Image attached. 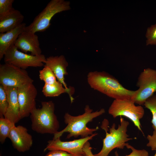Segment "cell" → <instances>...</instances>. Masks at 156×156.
Here are the masks:
<instances>
[{
  "label": "cell",
  "instance_id": "6da1fadb",
  "mask_svg": "<svg viewBox=\"0 0 156 156\" xmlns=\"http://www.w3.org/2000/svg\"><path fill=\"white\" fill-rule=\"evenodd\" d=\"M87 81L91 88L114 99L131 100L135 92L126 88L115 77L104 71L90 72Z\"/></svg>",
  "mask_w": 156,
  "mask_h": 156
},
{
  "label": "cell",
  "instance_id": "7a4b0ae2",
  "mask_svg": "<svg viewBox=\"0 0 156 156\" xmlns=\"http://www.w3.org/2000/svg\"><path fill=\"white\" fill-rule=\"evenodd\" d=\"M84 110L83 114L77 116H72L68 113H66L64 116V119L67 126L62 130L54 134L53 139L60 138L66 132L68 133L66 138L67 139L73 137L77 138L79 136L81 138H84L92 135L94 131L98 130V127L94 128H90L87 127V125L88 122H92L93 119L104 113V109L102 108L99 111L93 112L89 105H86Z\"/></svg>",
  "mask_w": 156,
  "mask_h": 156
},
{
  "label": "cell",
  "instance_id": "3957f363",
  "mask_svg": "<svg viewBox=\"0 0 156 156\" xmlns=\"http://www.w3.org/2000/svg\"><path fill=\"white\" fill-rule=\"evenodd\" d=\"M40 108L36 107L31 112V128L36 132L53 135L58 131L59 122L55 113V104L52 101L41 102Z\"/></svg>",
  "mask_w": 156,
  "mask_h": 156
},
{
  "label": "cell",
  "instance_id": "277c9868",
  "mask_svg": "<svg viewBox=\"0 0 156 156\" xmlns=\"http://www.w3.org/2000/svg\"><path fill=\"white\" fill-rule=\"evenodd\" d=\"M120 124L118 128H115L116 125L114 123L109 128V133L106 130V127L108 122L104 120L102 122L101 127L106 132L105 138L103 140V145L101 151L95 154V156H108L110 152L115 148L123 149L129 144L127 143L132 139L129 138L127 134V128L129 125L128 121L125 120L120 116Z\"/></svg>",
  "mask_w": 156,
  "mask_h": 156
},
{
  "label": "cell",
  "instance_id": "5b68a950",
  "mask_svg": "<svg viewBox=\"0 0 156 156\" xmlns=\"http://www.w3.org/2000/svg\"><path fill=\"white\" fill-rule=\"evenodd\" d=\"M69 1L64 0H51L34 18L32 22L26 26L25 31L36 33L43 32L51 25V21L56 14L70 9Z\"/></svg>",
  "mask_w": 156,
  "mask_h": 156
},
{
  "label": "cell",
  "instance_id": "8992f818",
  "mask_svg": "<svg viewBox=\"0 0 156 156\" xmlns=\"http://www.w3.org/2000/svg\"><path fill=\"white\" fill-rule=\"evenodd\" d=\"M108 112L114 118L123 116L129 118L142 132L140 120L143 117L144 111L141 105H135L131 100L114 99L109 107Z\"/></svg>",
  "mask_w": 156,
  "mask_h": 156
},
{
  "label": "cell",
  "instance_id": "52a82bcc",
  "mask_svg": "<svg viewBox=\"0 0 156 156\" xmlns=\"http://www.w3.org/2000/svg\"><path fill=\"white\" fill-rule=\"evenodd\" d=\"M136 86L139 88L131 100L141 105L156 92V70L150 68L144 69L139 76Z\"/></svg>",
  "mask_w": 156,
  "mask_h": 156
},
{
  "label": "cell",
  "instance_id": "ba28073f",
  "mask_svg": "<svg viewBox=\"0 0 156 156\" xmlns=\"http://www.w3.org/2000/svg\"><path fill=\"white\" fill-rule=\"evenodd\" d=\"M4 57L5 63L24 70L30 67H42L46 59L43 54L33 55L21 52L14 45L7 50Z\"/></svg>",
  "mask_w": 156,
  "mask_h": 156
},
{
  "label": "cell",
  "instance_id": "9c48e42d",
  "mask_svg": "<svg viewBox=\"0 0 156 156\" xmlns=\"http://www.w3.org/2000/svg\"><path fill=\"white\" fill-rule=\"evenodd\" d=\"M33 81L25 70L6 63L0 64V84L3 86L18 88Z\"/></svg>",
  "mask_w": 156,
  "mask_h": 156
},
{
  "label": "cell",
  "instance_id": "30bf717a",
  "mask_svg": "<svg viewBox=\"0 0 156 156\" xmlns=\"http://www.w3.org/2000/svg\"><path fill=\"white\" fill-rule=\"evenodd\" d=\"M33 83H27L17 88L20 120L29 116L36 107L37 91Z\"/></svg>",
  "mask_w": 156,
  "mask_h": 156
},
{
  "label": "cell",
  "instance_id": "8fae6325",
  "mask_svg": "<svg viewBox=\"0 0 156 156\" xmlns=\"http://www.w3.org/2000/svg\"><path fill=\"white\" fill-rule=\"evenodd\" d=\"M97 133H94L86 137L75 140L70 141H62L60 138L53 139L48 141V144L44 151L48 150H61L71 154L75 156H83L85 155L83 150L85 143L92 140Z\"/></svg>",
  "mask_w": 156,
  "mask_h": 156
},
{
  "label": "cell",
  "instance_id": "7c38bea8",
  "mask_svg": "<svg viewBox=\"0 0 156 156\" xmlns=\"http://www.w3.org/2000/svg\"><path fill=\"white\" fill-rule=\"evenodd\" d=\"M14 148L20 152L30 149L33 144L32 136L28 133L27 129L21 126H15L11 130L8 137Z\"/></svg>",
  "mask_w": 156,
  "mask_h": 156
},
{
  "label": "cell",
  "instance_id": "4fadbf2b",
  "mask_svg": "<svg viewBox=\"0 0 156 156\" xmlns=\"http://www.w3.org/2000/svg\"><path fill=\"white\" fill-rule=\"evenodd\" d=\"M14 45L24 53L29 52L33 55L41 54L38 37L35 33L24 31L19 35Z\"/></svg>",
  "mask_w": 156,
  "mask_h": 156
},
{
  "label": "cell",
  "instance_id": "5bb4252c",
  "mask_svg": "<svg viewBox=\"0 0 156 156\" xmlns=\"http://www.w3.org/2000/svg\"><path fill=\"white\" fill-rule=\"evenodd\" d=\"M45 66L49 67L53 72L58 81L64 86L68 88L65 81V76L68 75L67 68L68 63L64 56H51L46 58L44 62Z\"/></svg>",
  "mask_w": 156,
  "mask_h": 156
},
{
  "label": "cell",
  "instance_id": "9a60e30c",
  "mask_svg": "<svg viewBox=\"0 0 156 156\" xmlns=\"http://www.w3.org/2000/svg\"><path fill=\"white\" fill-rule=\"evenodd\" d=\"M3 87L7 95L8 102V108L4 117L15 124L20 120L17 88Z\"/></svg>",
  "mask_w": 156,
  "mask_h": 156
},
{
  "label": "cell",
  "instance_id": "2e32d148",
  "mask_svg": "<svg viewBox=\"0 0 156 156\" xmlns=\"http://www.w3.org/2000/svg\"><path fill=\"white\" fill-rule=\"evenodd\" d=\"M26 24L23 23L17 27L4 33L0 34V60L7 50L14 44L19 35L23 31Z\"/></svg>",
  "mask_w": 156,
  "mask_h": 156
},
{
  "label": "cell",
  "instance_id": "e0dca14e",
  "mask_svg": "<svg viewBox=\"0 0 156 156\" xmlns=\"http://www.w3.org/2000/svg\"><path fill=\"white\" fill-rule=\"evenodd\" d=\"M24 16L14 8L7 14L0 16V32L4 33L12 29L23 23Z\"/></svg>",
  "mask_w": 156,
  "mask_h": 156
},
{
  "label": "cell",
  "instance_id": "ac0fdd59",
  "mask_svg": "<svg viewBox=\"0 0 156 156\" xmlns=\"http://www.w3.org/2000/svg\"><path fill=\"white\" fill-rule=\"evenodd\" d=\"M42 92L46 97H49L57 96L63 93H66L69 95L71 103L74 100L72 96L75 92L74 87L70 86L66 88L58 81L56 83L52 85L44 83Z\"/></svg>",
  "mask_w": 156,
  "mask_h": 156
},
{
  "label": "cell",
  "instance_id": "d6986e66",
  "mask_svg": "<svg viewBox=\"0 0 156 156\" xmlns=\"http://www.w3.org/2000/svg\"><path fill=\"white\" fill-rule=\"evenodd\" d=\"M15 124L4 117L0 118V142L3 144L7 138H8Z\"/></svg>",
  "mask_w": 156,
  "mask_h": 156
},
{
  "label": "cell",
  "instance_id": "ffe728a7",
  "mask_svg": "<svg viewBox=\"0 0 156 156\" xmlns=\"http://www.w3.org/2000/svg\"><path fill=\"white\" fill-rule=\"evenodd\" d=\"M40 79L43 81L45 83L52 85L58 81L57 78L52 71L48 67L44 66L43 68L39 71Z\"/></svg>",
  "mask_w": 156,
  "mask_h": 156
},
{
  "label": "cell",
  "instance_id": "44dd1931",
  "mask_svg": "<svg viewBox=\"0 0 156 156\" xmlns=\"http://www.w3.org/2000/svg\"><path fill=\"white\" fill-rule=\"evenodd\" d=\"M144 105L152 114V127L154 130L156 131V95H153L147 99Z\"/></svg>",
  "mask_w": 156,
  "mask_h": 156
},
{
  "label": "cell",
  "instance_id": "7402d4cb",
  "mask_svg": "<svg viewBox=\"0 0 156 156\" xmlns=\"http://www.w3.org/2000/svg\"><path fill=\"white\" fill-rule=\"evenodd\" d=\"M8 105V97L3 86L0 84V117H4Z\"/></svg>",
  "mask_w": 156,
  "mask_h": 156
},
{
  "label": "cell",
  "instance_id": "603a6c76",
  "mask_svg": "<svg viewBox=\"0 0 156 156\" xmlns=\"http://www.w3.org/2000/svg\"><path fill=\"white\" fill-rule=\"evenodd\" d=\"M146 45H156V23L148 27L146 33Z\"/></svg>",
  "mask_w": 156,
  "mask_h": 156
},
{
  "label": "cell",
  "instance_id": "cb8c5ba5",
  "mask_svg": "<svg viewBox=\"0 0 156 156\" xmlns=\"http://www.w3.org/2000/svg\"><path fill=\"white\" fill-rule=\"evenodd\" d=\"M14 0H0V16L11 12L14 8L12 4Z\"/></svg>",
  "mask_w": 156,
  "mask_h": 156
},
{
  "label": "cell",
  "instance_id": "d4e9b609",
  "mask_svg": "<svg viewBox=\"0 0 156 156\" xmlns=\"http://www.w3.org/2000/svg\"><path fill=\"white\" fill-rule=\"evenodd\" d=\"M126 147L128 149H131L132 152L130 154L125 156H148V152L144 149H136L129 144ZM115 156H119L117 151L115 152Z\"/></svg>",
  "mask_w": 156,
  "mask_h": 156
},
{
  "label": "cell",
  "instance_id": "484cf974",
  "mask_svg": "<svg viewBox=\"0 0 156 156\" xmlns=\"http://www.w3.org/2000/svg\"><path fill=\"white\" fill-rule=\"evenodd\" d=\"M147 139L148 142L146 146L150 147L152 150H155V153L153 156H156V131L154 130L152 135H148Z\"/></svg>",
  "mask_w": 156,
  "mask_h": 156
},
{
  "label": "cell",
  "instance_id": "4316f807",
  "mask_svg": "<svg viewBox=\"0 0 156 156\" xmlns=\"http://www.w3.org/2000/svg\"><path fill=\"white\" fill-rule=\"evenodd\" d=\"M44 156H75L68 152L61 150L50 151Z\"/></svg>",
  "mask_w": 156,
  "mask_h": 156
},
{
  "label": "cell",
  "instance_id": "83f0119b",
  "mask_svg": "<svg viewBox=\"0 0 156 156\" xmlns=\"http://www.w3.org/2000/svg\"><path fill=\"white\" fill-rule=\"evenodd\" d=\"M92 147L90 146V144L88 141L86 142L84 144L83 150L87 156H95L92 151Z\"/></svg>",
  "mask_w": 156,
  "mask_h": 156
},
{
  "label": "cell",
  "instance_id": "f1b7e54d",
  "mask_svg": "<svg viewBox=\"0 0 156 156\" xmlns=\"http://www.w3.org/2000/svg\"><path fill=\"white\" fill-rule=\"evenodd\" d=\"M83 156H86V155H83Z\"/></svg>",
  "mask_w": 156,
  "mask_h": 156
}]
</instances>
